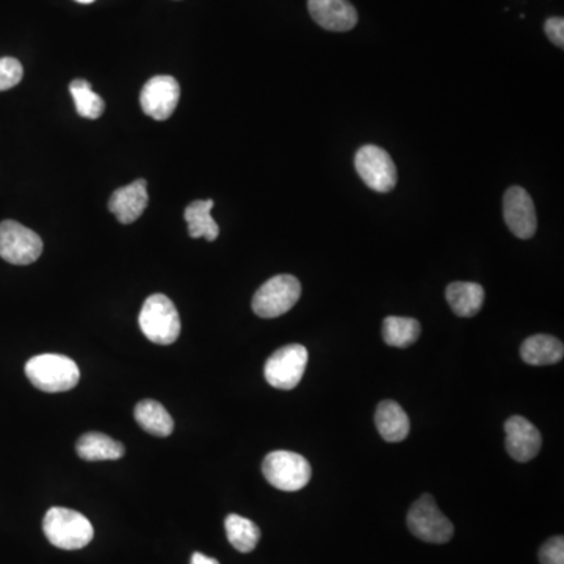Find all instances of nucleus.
<instances>
[{
    "mask_svg": "<svg viewBox=\"0 0 564 564\" xmlns=\"http://www.w3.org/2000/svg\"><path fill=\"white\" fill-rule=\"evenodd\" d=\"M445 297L458 317H475L485 303V289L477 282H452Z\"/></svg>",
    "mask_w": 564,
    "mask_h": 564,
    "instance_id": "dca6fc26",
    "label": "nucleus"
},
{
    "mask_svg": "<svg viewBox=\"0 0 564 564\" xmlns=\"http://www.w3.org/2000/svg\"><path fill=\"white\" fill-rule=\"evenodd\" d=\"M376 428L387 442H402L408 438L411 423L405 409L392 400H384L376 408Z\"/></svg>",
    "mask_w": 564,
    "mask_h": 564,
    "instance_id": "2eb2a0df",
    "label": "nucleus"
},
{
    "mask_svg": "<svg viewBox=\"0 0 564 564\" xmlns=\"http://www.w3.org/2000/svg\"><path fill=\"white\" fill-rule=\"evenodd\" d=\"M544 30L549 40L558 47H564V19L549 18L544 24Z\"/></svg>",
    "mask_w": 564,
    "mask_h": 564,
    "instance_id": "a878e982",
    "label": "nucleus"
},
{
    "mask_svg": "<svg viewBox=\"0 0 564 564\" xmlns=\"http://www.w3.org/2000/svg\"><path fill=\"white\" fill-rule=\"evenodd\" d=\"M77 455L84 461H110L123 458L124 445L107 434L87 433L77 441Z\"/></svg>",
    "mask_w": 564,
    "mask_h": 564,
    "instance_id": "6ab92c4d",
    "label": "nucleus"
},
{
    "mask_svg": "<svg viewBox=\"0 0 564 564\" xmlns=\"http://www.w3.org/2000/svg\"><path fill=\"white\" fill-rule=\"evenodd\" d=\"M503 218L517 239H532L538 228L532 196L522 187H510L503 196Z\"/></svg>",
    "mask_w": 564,
    "mask_h": 564,
    "instance_id": "9b49d317",
    "label": "nucleus"
},
{
    "mask_svg": "<svg viewBox=\"0 0 564 564\" xmlns=\"http://www.w3.org/2000/svg\"><path fill=\"white\" fill-rule=\"evenodd\" d=\"M300 297L301 284L295 276H273L254 293L253 311L262 319H276L287 314Z\"/></svg>",
    "mask_w": 564,
    "mask_h": 564,
    "instance_id": "39448f33",
    "label": "nucleus"
},
{
    "mask_svg": "<svg viewBox=\"0 0 564 564\" xmlns=\"http://www.w3.org/2000/svg\"><path fill=\"white\" fill-rule=\"evenodd\" d=\"M308 361L309 353L303 345L292 344L279 348L265 364V380L275 389L292 391L300 384Z\"/></svg>",
    "mask_w": 564,
    "mask_h": 564,
    "instance_id": "0eeeda50",
    "label": "nucleus"
},
{
    "mask_svg": "<svg viewBox=\"0 0 564 564\" xmlns=\"http://www.w3.org/2000/svg\"><path fill=\"white\" fill-rule=\"evenodd\" d=\"M135 420L143 430L157 438H167L174 430L173 419L167 409L156 400H143L138 403L135 406Z\"/></svg>",
    "mask_w": 564,
    "mask_h": 564,
    "instance_id": "aec40b11",
    "label": "nucleus"
},
{
    "mask_svg": "<svg viewBox=\"0 0 564 564\" xmlns=\"http://www.w3.org/2000/svg\"><path fill=\"white\" fill-rule=\"evenodd\" d=\"M214 206L212 199H199L187 206L184 217L187 221L188 234L192 239L204 237L209 242L217 240L220 228H218L217 221L212 218Z\"/></svg>",
    "mask_w": 564,
    "mask_h": 564,
    "instance_id": "a211bd4d",
    "label": "nucleus"
},
{
    "mask_svg": "<svg viewBox=\"0 0 564 564\" xmlns=\"http://www.w3.org/2000/svg\"><path fill=\"white\" fill-rule=\"evenodd\" d=\"M265 480L279 491L295 492L308 486L312 469L300 453L276 450L268 453L262 463Z\"/></svg>",
    "mask_w": 564,
    "mask_h": 564,
    "instance_id": "20e7f679",
    "label": "nucleus"
},
{
    "mask_svg": "<svg viewBox=\"0 0 564 564\" xmlns=\"http://www.w3.org/2000/svg\"><path fill=\"white\" fill-rule=\"evenodd\" d=\"M26 375L33 386L49 394L71 391L80 380V370L73 359L52 353L29 359Z\"/></svg>",
    "mask_w": 564,
    "mask_h": 564,
    "instance_id": "f257e3e1",
    "label": "nucleus"
},
{
    "mask_svg": "<svg viewBox=\"0 0 564 564\" xmlns=\"http://www.w3.org/2000/svg\"><path fill=\"white\" fill-rule=\"evenodd\" d=\"M190 564H220V561L215 560V558L207 557V555L201 554V552H195V554L192 555Z\"/></svg>",
    "mask_w": 564,
    "mask_h": 564,
    "instance_id": "bb28decb",
    "label": "nucleus"
},
{
    "mask_svg": "<svg viewBox=\"0 0 564 564\" xmlns=\"http://www.w3.org/2000/svg\"><path fill=\"white\" fill-rule=\"evenodd\" d=\"M181 99L178 80L171 76H156L146 82L140 93L141 110L152 120L165 121L173 115Z\"/></svg>",
    "mask_w": 564,
    "mask_h": 564,
    "instance_id": "9d476101",
    "label": "nucleus"
},
{
    "mask_svg": "<svg viewBox=\"0 0 564 564\" xmlns=\"http://www.w3.org/2000/svg\"><path fill=\"white\" fill-rule=\"evenodd\" d=\"M563 356V342L547 334L528 337L521 347V358L530 366H554Z\"/></svg>",
    "mask_w": 564,
    "mask_h": 564,
    "instance_id": "f3484780",
    "label": "nucleus"
},
{
    "mask_svg": "<svg viewBox=\"0 0 564 564\" xmlns=\"http://www.w3.org/2000/svg\"><path fill=\"white\" fill-rule=\"evenodd\" d=\"M225 528L229 543L242 554L253 552L261 539L259 527L250 519L239 516V514H229L226 517Z\"/></svg>",
    "mask_w": 564,
    "mask_h": 564,
    "instance_id": "412c9836",
    "label": "nucleus"
},
{
    "mask_svg": "<svg viewBox=\"0 0 564 564\" xmlns=\"http://www.w3.org/2000/svg\"><path fill=\"white\" fill-rule=\"evenodd\" d=\"M43 530L47 541L63 550L84 549L94 536L93 525L84 514L62 507L47 511Z\"/></svg>",
    "mask_w": 564,
    "mask_h": 564,
    "instance_id": "f03ea898",
    "label": "nucleus"
},
{
    "mask_svg": "<svg viewBox=\"0 0 564 564\" xmlns=\"http://www.w3.org/2000/svg\"><path fill=\"white\" fill-rule=\"evenodd\" d=\"M24 76L21 62L16 58H0V91H7L16 87Z\"/></svg>",
    "mask_w": 564,
    "mask_h": 564,
    "instance_id": "b1692460",
    "label": "nucleus"
},
{
    "mask_svg": "<svg viewBox=\"0 0 564 564\" xmlns=\"http://www.w3.org/2000/svg\"><path fill=\"white\" fill-rule=\"evenodd\" d=\"M69 91L73 94L74 104L77 113L87 120H98L104 113V99L99 94L91 90V85L87 80L77 79L69 85Z\"/></svg>",
    "mask_w": 564,
    "mask_h": 564,
    "instance_id": "5701e85b",
    "label": "nucleus"
},
{
    "mask_svg": "<svg viewBox=\"0 0 564 564\" xmlns=\"http://www.w3.org/2000/svg\"><path fill=\"white\" fill-rule=\"evenodd\" d=\"M422 333L420 323L409 317H387L383 322V339L387 345L406 348L416 344Z\"/></svg>",
    "mask_w": 564,
    "mask_h": 564,
    "instance_id": "4be33fe9",
    "label": "nucleus"
},
{
    "mask_svg": "<svg viewBox=\"0 0 564 564\" xmlns=\"http://www.w3.org/2000/svg\"><path fill=\"white\" fill-rule=\"evenodd\" d=\"M505 447L513 460L527 463L538 456L543 438L538 428L525 417L513 416L505 422Z\"/></svg>",
    "mask_w": 564,
    "mask_h": 564,
    "instance_id": "f8f14e48",
    "label": "nucleus"
},
{
    "mask_svg": "<svg viewBox=\"0 0 564 564\" xmlns=\"http://www.w3.org/2000/svg\"><path fill=\"white\" fill-rule=\"evenodd\" d=\"M355 168L367 187L378 193L391 192L397 185V167L389 152L378 146L366 145L358 149Z\"/></svg>",
    "mask_w": 564,
    "mask_h": 564,
    "instance_id": "1a4fd4ad",
    "label": "nucleus"
},
{
    "mask_svg": "<svg viewBox=\"0 0 564 564\" xmlns=\"http://www.w3.org/2000/svg\"><path fill=\"white\" fill-rule=\"evenodd\" d=\"M309 13L320 27L348 32L358 24V11L348 0H309Z\"/></svg>",
    "mask_w": 564,
    "mask_h": 564,
    "instance_id": "ddd939ff",
    "label": "nucleus"
},
{
    "mask_svg": "<svg viewBox=\"0 0 564 564\" xmlns=\"http://www.w3.org/2000/svg\"><path fill=\"white\" fill-rule=\"evenodd\" d=\"M541 564H564V538L555 536L543 544L539 549Z\"/></svg>",
    "mask_w": 564,
    "mask_h": 564,
    "instance_id": "393cba45",
    "label": "nucleus"
},
{
    "mask_svg": "<svg viewBox=\"0 0 564 564\" xmlns=\"http://www.w3.org/2000/svg\"><path fill=\"white\" fill-rule=\"evenodd\" d=\"M406 522H408L411 533L425 543H449L453 532H455L449 517L442 514V511L436 505V500L430 494H425L417 502H414L413 507L409 510L408 517H406Z\"/></svg>",
    "mask_w": 564,
    "mask_h": 564,
    "instance_id": "423d86ee",
    "label": "nucleus"
},
{
    "mask_svg": "<svg viewBox=\"0 0 564 564\" xmlns=\"http://www.w3.org/2000/svg\"><path fill=\"white\" fill-rule=\"evenodd\" d=\"M148 203V182L145 179H138L113 192L110 196L109 209L120 223L131 225L143 215Z\"/></svg>",
    "mask_w": 564,
    "mask_h": 564,
    "instance_id": "4468645a",
    "label": "nucleus"
},
{
    "mask_svg": "<svg viewBox=\"0 0 564 564\" xmlns=\"http://www.w3.org/2000/svg\"><path fill=\"white\" fill-rule=\"evenodd\" d=\"M79 4H93L94 0H76Z\"/></svg>",
    "mask_w": 564,
    "mask_h": 564,
    "instance_id": "cd10ccee",
    "label": "nucleus"
},
{
    "mask_svg": "<svg viewBox=\"0 0 564 564\" xmlns=\"http://www.w3.org/2000/svg\"><path fill=\"white\" fill-rule=\"evenodd\" d=\"M43 246L40 235L18 221L0 223V257L8 264H33L43 254Z\"/></svg>",
    "mask_w": 564,
    "mask_h": 564,
    "instance_id": "6e6552de",
    "label": "nucleus"
},
{
    "mask_svg": "<svg viewBox=\"0 0 564 564\" xmlns=\"http://www.w3.org/2000/svg\"><path fill=\"white\" fill-rule=\"evenodd\" d=\"M138 323L146 339L157 345L174 344L181 334L178 309L173 301L162 293H154L145 301L138 315Z\"/></svg>",
    "mask_w": 564,
    "mask_h": 564,
    "instance_id": "7ed1b4c3",
    "label": "nucleus"
}]
</instances>
